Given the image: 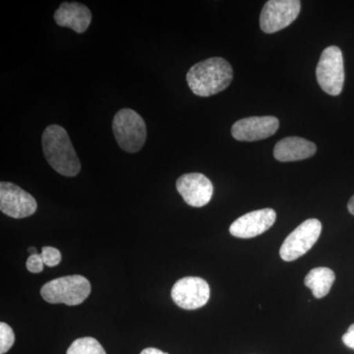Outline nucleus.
<instances>
[{
	"label": "nucleus",
	"mask_w": 354,
	"mask_h": 354,
	"mask_svg": "<svg viewBox=\"0 0 354 354\" xmlns=\"http://www.w3.org/2000/svg\"><path fill=\"white\" fill-rule=\"evenodd\" d=\"M234 79L232 65L225 58L212 57L193 65L186 75L193 94L211 97L225 90Z\"/></svg>",
	"instance_id": "f257e3e1"
},
{
	"label": "nucleus",
	"mask_w": 354,
	"mask_h": 354,
	"mask_svg": "<svg viewBox=\"0 0 354 354\" xmlns=\"http://www.w3.org/2000/svg\"><path fill=\"white\" fill-rule=\"evenodd\" d=\"M44 158L58 174L66 177L78 176L81 162L68 133L60 125H50L41 137Z\"/></svg>",
	"instance_id": "f03ea898"
},
{
	"label": "nucleus",
	"mask_w": 354,
	"mask_h": 354,
	"mask_svg": "<svg viewBox=\"0 0 354 354\" xmlns=\"http://www.w3.org/2000/svg\"><path fill=\"white\" fill-rule=\"evenodd\" d=\"M91 290L90 281L85 277L73 274L48 281L41 288V295L48 304L76 306L87 299Z\"/></svg>",
	"instance_id": "7ed1b4c3"
},
{
	"label": "nucleus",
	"mask_w": 354,
	"mask_h": 354,
	"mask_svg": "<svg viewBox=\"0 0 354 354\" xmlns=\"http://www.w3.org/2000/svg\"><path fill=\"white\" fill-rule=\"evenodd\" d=\"M114 138L125 152L138 153L147 139V127L143 118L131 109L116 113L113 121Z\"/></svg>",
	"instance_id": "20e7f679"
},
{
	"label": "nucleus",
	"mask_w": 354,
	"mask_h": 354,
	"mask_svg": "<svg viewBox=\"0 0 354 354\" xmlns=\"http://www.w3.org/2000/svg\"><path fill=\"white\" fill-rule=\"evenodd\" d=\"M316 77L324 92L330 95L341 94L344 83V57L341 48L330 46L324 50L317 65Z\"/></svg>",
	"instance_id": "39448f33"
},
{
	"label": "nucleus",
	"mask_w": 354,
	"mask_h": 354,
	"mask_svg": "<svg viewBox=\"0 0 354 354\" xmlns=\"http://www.w3.org/2000/svg\"><path fill=\"white\" fill-rule=\"evenodd\" d=\"M322 232V223L317 218H309L298 225L283 241L279 249L281 259L291 262L304 256L314 246Z\"/></svg>",
	"instance_id": "423d86ee"
},
{
	"label": "nucleus",
	"mask_w": 354,
	"mask_h": 354,
	"mask_svg": "<svg viewBox=\"0 0 354 354\" xmlns=\"http://www.w3.org/2000/svg\"><path fill=\"white\" fill-rule=\"evenodd\" d=\"M300 9L299 0H270L261 12V30L266 34H272L285 29L297 19Z\"/></svg>",
	"instance_id": "0eeeda50"
},
{
	"label": "nucleus",
	"mask_w": 354,
	"mask_h": 354,
	"mask_svg": "<svg viewBox=\"0 0 354 354\" xmlns=\"http://www.w3.org/2000/svg\"><path fill=\"white\" fill-rule=\"evenodd\" d=\"M211 290L205 279L186 277L172 286L171 298L180 308L195 310L205 306L209 301Z\"/></svg>",
	"instance_id": "6e6552de"
},
{
	"label": "nucleus",
	"mask_w": 354,
	"mask_h": 354,
	"mask_svg": "<svg viewBox=\"0 0 354 354\" xmlns=\"http://www.w3.org/2000/svg\"><path fill=\"white\" fill-rule=\"evenodd\" d=\"M38 209L36 199L19 186L11 183H0V209L13 218L34 215Z\"/></svg>",
	"instance_id": "1a4fd4ad"
},
{
	"label": "nucleus",
	"mask_w": 354,
	"mask_h": 354,
	"mask_svg": "<svg viewBox=\"0 0 354 354\" xmlns=\"http://www.w3.org/2000/svg\"><path fill=\"white\" fill-rule=\"evenodd\" d=\"M176 189L189 206L201 208L211 201L213 183L204 174L193 172L183 174L177 179Z\"/></svg>",
	"instance_id": "9d476101"
},
{
	"label": "nucleus",
	"mask_w": 354,
	"mask_h": 354,
	"mask_svg": "<svg viewBox=\"0 0 354 354\" xmlns=\"http://www.w3.org/2000/svg\"><path fill=\"white\" fill-rule=\"evenodd\" d=\"M279 121L274 116H252L236 121L232 134L237 141H259L278 131Z\"/></svg>",
	"instance_id": "9b49d317"
},
{
	"label": "nucleus",
	"mask_w": 354,
	"mask_h": 354,
	"mask_svg": "<svg viewBox=\"0 0 354 354\" xmlns=\"http://www.w3.org/2000/svg\"><path fill=\"white\" fill-rule=\"evenodd\" d=\"M272 209H261L241 216L230 225V234L239 239H253L270 230L276 221Z\"/></svg>",
	"instance_id": "f8f14e48"
},
{
	"label": "nucleus",
	"mask_w": 354,
	"mask_h": 354,
	"mask_svg": "<svg viewBox=\"0 0 354 354\" xmlns=\"http://www.w3.org/2000/svg\"><path fill=\"white\" fill-rule=\"evenodd\" d=\"M53 17L59 27L69 28L78 34L87 31L92 23L90 9L79 2H64Z\"/></svg>",
	"instance_id": "ddd939ff"
},
{
	"label": "nucleus",
	"mask_w": 354,
	"mask_h": 354,
	"mask_svg": "<svg viewBox=\"0 0 354 354\" xmlns=\"http://www.w3.org/2000/svg\"><path fill=\"white\" fill-rule=\"evenodd\" d=\"M316 151L315 144L308 140L300 137H286L276 144L274 156L279 162H297L313 157Z\"/></svg>",
	"instance_id": "4468645a"
},
{
	"label": "nucleus",
	"mask_w": 354,
	"mask_h": 354,
	"mask_svg": "<svg viewBox=\"0 0 354 354\" xmlns=\"http://www.w3.org/2000/svg\"><path fill=\"white\" fill-rule=\"evenodd\" d=\"M335 279V272L330 268L318 267L308 272L304 283L312 290L314 297L323 298L330 292Z\"/></svg>",
	"instance_id": "2eb2a0df"
},
{
	"label": "nucleus",
	"mask_w": 354,
	"mask_h": 354,
	"mask_svg": "<svg viewBox=\"0 0 354 354\" xmlns=\"http://www.w3.org/2000/svg\"><path fill=\"white\" fill-rule=\"evenodd\" d=\"M66 354H106L101 344L94 337L77 339L67 349Z\"/></svg>",
	"instance_id": "dca6fc26"
},
{
	"label": "nucleus",
	"mask_w": 354,
	"mask_h": 354,
	"mask_svg": "<svg viewBox=\"0 0 354 354\" xmlns=\"http://www.w3.org/2000/svg\"><path fill=\"white\" fill-rule=\"evenodd\" d=\"M15 342V335L12 328L8 324L0 323V354H6L12 348Z\"/></svg>",
	"instance_id": "f3484780"
},
{
	"label": "nucleus",
	"mask_w": 354,
	"mask_h": 354,
	"mask_svg": "<svg viewBox=\"0 0 354 354\" xmlns=\"http://www.w3.org/2000/svg\"><path fill=\"white\" fill-rule=\"evenodd\" d=\"M44 265L48 267H55L62 262V253L55 247L46 246L41 249V253Z\"/></svg>",
	"instance_id": "a211bd4d"
},
{
	"label": "nucleus",
	"mask_w": 354,
	"mask_h": 354,
	"mask_svg": "<svg viewBox=\"0 0 354 354\" xmlns=\"http://www.w3.org/2000/svg\"><path fill=\"white\" fill-rule=\"evenodd\" d=\"M44 260L41 254H35V255H30L26 262V268L28 271L32 272V274H39L44 271Z\"/></svg>",
	"instance_id": "6ab92c4d"
},
{
	"label": "nucleus",
	"mask_w": 354,
	"mask_h": 354,
	"mask_svg": "<svg viewBox=\"0 0 354 354\" xmlns=\"http://www.w3.org/2000/svg\"><path fill=\"white\" fill-rule=\"evenodd\" d=\"M342 342L348 348L354 349V324L348 328V332L342 335Z\"/></svg>",
	"instance_id": "aec40b11"
},
{
	"label": "nucleus",
	"mask_w": 354,
	"mask_h": 354,
	"mask_svg": "<svg viewBox=\"0 0 354 354\" xmlns=\"http://www.w3.org/2000/svg\"><path fill=\"white\" fill-rule=\"evenodd\" d=\"M140 354H167L164 353V351H160V349L155 348H148L144 349V351H141Z\"/></svg>",
	"instance_id": "412c9836"
},
{
	"label": "nucleus",
	"mask_w": 354,
	"mask_h": 354,
	"mask_svg": "<svg viewBox=\"0 0 354 354\" xmlns=\"http://www.w3.org/2000/svg\"><path fill=\"white\" fill-rule=\"evenodd\" d=\"M348 208L349 213H351V215L354 216V195L353 197L351 198V200H349L348 201Z\"/></svg>",
	"instance_id": "4be33fe9"
},
{
	"label": "nucleus",
	"mask_w": 354,
	"mask_h": 354,
	"mask_svg": "<svg viewBox=\"0 0 354 354\" xmlns=\"http://www.w3.org/2000/svg\"><path fill=\"white\" fill-rule=\"evenodd\" d=\"M29 254L30 255H35V254H39L38 250H37V248H35V247H31V248H29Z\"/></svg>",
	"instance_id": "5701e85b"
}]
</instances>
